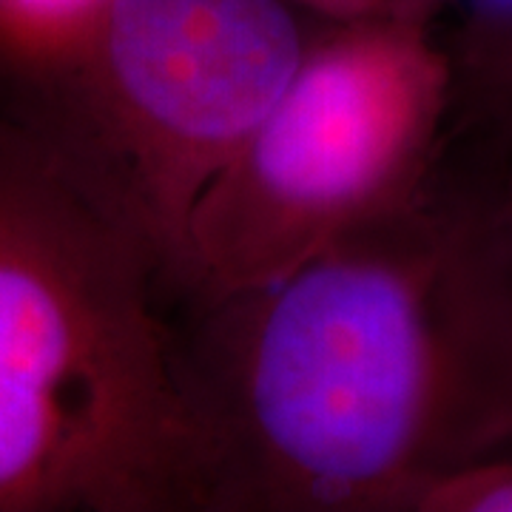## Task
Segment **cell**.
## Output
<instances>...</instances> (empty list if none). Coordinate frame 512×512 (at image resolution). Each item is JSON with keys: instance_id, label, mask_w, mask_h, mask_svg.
Masks as SVG:
<instances>
[{"instance_id": "1", "label": "cell", "mask_w": 512, "mask_h": 512, "mask_svg": "<svg viewBox=\"0 0 512 512\" xmlns=\"http://www.w3.org/2000/svg\"><path fill=\"white\" fill-rule=\"evenodd\" d=\"M174 353L197 512H410L512 453V279L421 185L274 282L183 305Z\"/></svg>"}, {"instance_id": "2", "label": "cell", "mask_w": 512, "mask_h": 512, "mask_svg": "<svg viewBox=\"0 0 512 512\" xmlns=\"http://www.w3.org/2000/svg\"><path fill=\"white\" fill-rule=\"evenodd\" d=\"M140 234L0 92V512H197V458Z\"/></svg>"}, {"instance_id": "3", "label": "cell", "mask_w": 512, "mask_h": 512, "mask_svg": "<svg viewBox=\"0 0 512 512\" xmlns=\"http://www.w3.org/2000/svg\"><path fill=\"white\" fill-rule=\"evenodd\" d=\"M308 52L279 0H103L9 55V92L154 254L165 293L194 208Z\"/></svg>"}, {"instance_id": "4", "label": "cell", "mask_w": 512, "mask_h": 512, "mask_svg": "<svg viewBox=\"0 0 512 512\" xmlns=\"http://www.w3.org/2000/svg\"><path fill=\"white\" fill-rule=\"evenodd\" d=\"M453 60L413 20L362 18L311 46L288 89L194 208L171 296L268 285L424 183Z\"/></svg>"}, {"instance_id": "5", "label": "cell", "mask_w": 512, "mask_h": 512, "mask_svg": "<svg viewBox=\"0 0 512 512\" xmlns=\"http://www.w3.org/2000/svg\"><path fill=\"white\" fill-rule=\"evenodd\" d=\"M421 194L461 222L512 279V111L450 109Z\"/></svg>"}, {"instance_id": "6", "label": "cell", "mask_w": 512, "mask_h": 512, "mask_svg": "<svg viewBox=\"0 0 512 512\" xmlns=\"http://www.w3.org/2000/svg\"><path fill=\"white\" fill-rule=\"evenodd\" d=\"M453 60V103L458 111H512V0L481 6Z\"/></svg>"}, {"instance_id": "7", "label": "cell", "mask_w": 512, "mask_h": 512, "mask_svg": "<svg viewBox=\"0 0 512 512\" xmlns=\"http://www.w3.org/2000/svg\"><path fill=\"white\" fill-rule=\"evenodd\" d=\"M410 512H512V453L478 458L430 478Z\"/></svg>"}, {"instance_id": "8", "label": "cell", "mask_w": 512, "mask_h": 512, "mask_svg": "<svg viewBox=\"0 0 512 512\" xmlns=\"http://www.w3.org/2000/svg\"><path fill=\"white\" fill-rule=\"evenodd\" d=\"M103 0H0V46L32 55L74 32Z\"/></svg>"}, {"instance_id": "9", "label": "cell", "mask_w": 512, "mask_h": 512, "mask_svg": "<svg viewBox=\"0 0 512 512\" xmlns=\"http://www.w3.org/2000/svg\"><path fill=\"white\" fill-rule=\"evenodd\" d=\"M308 3L339 18H373L379 12L376 0H308Z\"/></svg>"}, {"instance_id": "10", "label": "cell", "mask_w": 512, "mask_h": 512, "mask_svg": "<svg viewBox=\"0 0 512 512\" xmlns=\"http://www.w3.org/2000/svg\"><path fill=\"white\" fill-rule=\"evenodd\" d=\"M3 86H6V52L0 46V92H3Z\"/></svg>"}]
</instances>
